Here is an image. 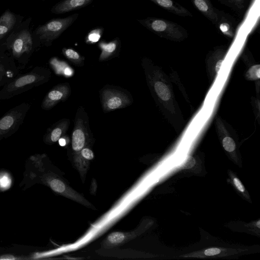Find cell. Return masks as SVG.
I'll use <instances>...</instances> for the list:
<instances>
[{"label":"cell","mask_w":260,"mask_h":260,"mask_svg":"<svg viewBox=\"0 0 260 260\" xmlns=\"http://www.w3.org/2000/svg\"><path fill=\"white\" fill-rule=\"evenodd\" d=\"M151 65L148 77L151 91L166 118L177 131H179L183 125L184 120L171 79L161 68L152 63Z\"/></svg>","instance_id":"1"},{"label":"cell","mask_w":260,"mask_h":260,"mask_svg":"<svg viewBox=\"0 0 260 260\" xmlns=\"http://www.w3.org/2000/svg\"><path fill=\"white\" fill-rule=\"evenodd\" d=\"M31 21V17L23 21L4 41L0 42V46L10 55L21 70L25 67L38 49L29 28Z\"/></svg>","instance_id":"2"},{"label":"cell","mask_w":260,"mask_h":260,"mask_svg":"<svg viewBox=\"0 0 260 260\" xmlns=\"http://www.w3.org/2000/svg\"><path fill=\"white\" fill-rule=\"evenodd\" d=\"M50 71L37 66L25 74H20L0 90V101L10 99L46 83L50 78Z\"/></svg>","instance_id":"3"},{"label":"cell","mask_w":260,"mask_h":260,"mask_svg":"<svg viewBox=\"0 0 260 260\" xmlns=\"http://www.w3.org/2000/svg\"><path fill=\"white\" fill-rule=\"evenodd\" d=\"M78 13L65 18L52 19L39 25L33 31L32 36L37 47L49 46L76 21Z\"/></svg>","instance_id":"4"},{"label":"cell","mask_w":260,"mask_h":260,"mask_svg":"<svg viewBox=\"0 0 260 260\" xmlns=\"http://www.w3.org/2000/svg\"><path fill=\"white\" fill-rule=\"evenodd\" d=\"M137 20L152 32L170 41L181 42L188 36L187 31L183 27L172 21L153 17Z\"/></svg>","instance_id":"5"},{"label":"cell","mask_w":260,"mask_h":260,"mask_svg":"<svg viewBox=\"0 0 260 260\" xmlns=\"http://www.w3.org/2000/svg\"><path fill=\"white\" fill-rule=\"evenodd\" d=\"M30 104L22 103L11 108L0 117V140L15 134L23 123Z\"/></svg>","instance_id":"6"},{"label":"cell","mask_w":260,"mask_h":260,"mask_svg":"<svg viewBox=\"0 0 260 260\" xmlns=\"http://www.w3.org/2000/svg\"><path fill=\"white\" fill-rule=\"evenodd\" d=\"M20 70L13 58L0 46V87L20 74Z\"/></svg>","instance_id":"7"},{"label":"cell","mask_w":260,"mask_h":260,"mask_svg":"<svg viewBox=\"0 0 260 260\" xmlns=\"http://www.w3.org/2000/svg\"><path fill=\"white\" fill-rule=\"evenodd\" d=\"M228 51V47L226 45L217 46L214 47L207 55V72L211 82L216 79Z\"/></svg>","instance_id":"8"},{"label":"cell","mask_w":260,"mask_h":260,"mask_svg":"<svg viewBox=\"0 0 260 260\" xmlns=\"http://www.w3.org/2000/svg\"><path fill=\"white\" fill-rule=\"evenodd\" d=\"M46 185L57 194L66 197L84 205L91 206L89 202L67 185L55 173L51 177Z\"/></svg>","instance_id":"9"},{"label":"cell","mask_w":260,"mask_h":260,"mask_svg":"<svg viewBox=\"0 0 260 260\" xmlns=\"http://www.w3.org/2000/svg\"><path fill=\"white\" fill-rule=\"evenodd\" d=\"M24 16L7 9L0 16V42L4 41L22 22Z\"/></svg>","instance_id":"10"},{"label":"cell","mask_w":260,"mask_h":260,"mask_svg":"<svg viewBox=\"0 0 260 260\" xmlns=\"http://www.w3.org/2000/svg\"><path fill=\"white\" fill-rule=\"evenodd\" d=\"M217 20L215 24L219 31L228 38H234L237 26V21L235 18L223 11L215 8Z\"/></svg>","instance_id":"11"},{"label":"cell","mask_w":260,"mask_h":260,"mask_svg":"<svg viewBox=\"0 0 260 260\" xmlns=\"http://www.w3.org/2000/svg\"><path fill=\"white\" fill-rule=\"evenodd\" d=\"M129 103L126 95L117 91L107 89L103 92L104 109L109 111L125 107Z\"/></svg>","instance_id":"12"},{"label":"cell","mask_w":260,"mask_h":260,"mask_svg":"<svg viewBox=\"0 0 260 260\" xmlns=\"http://www.w3.org/2000/svg\"><path fill=\"white\" fill-rule=\"evenodd\" d=\"M69 92V88L65 85L54 87L44 97L41 104L42 108L46 110L52 108L60 101L64 100Z\"/></svg>","instance_id":"13"},{"label":"cell","mask_w":260,"mask_h":260,"mask_svg":"<svg viewBox=\"0 0 260 260\" xmlns=\"http://www.w3.org/2000/svg\"><path fill=\"white\" fill-rule=\"evenodd\" d=\"M92 1L93 0H61L53 6L51 12L55 14H64L84 8L90 4Z\"/></svg>","instance_id":"14"},{"label":"cell","mask_w":260,"mask_h":260,"mask_svg":"<svg viewBox=\"0 0 260 260\" xmlns=\"http://www.w3.org/2000/svg\"><path fill=\"white\" fill-rule=\"evenodd\" d=\"M93 158V151L87 147H84L80 152L75 154V165L82 178H84L89 163Z\"/></svg>","instance_id":"15"},{"label":"cell","mask_w":260,"mask_h":260,"mask_svg":"<svg viewBox=\"0 0 260 260\" xmlns=\"http://www.w3.org/2000/svg\"><path fill=\"white\" fill-rule=\"evenodd\" d=\"M139 234L138 232H115L111 233L102 243L104 248L113 247L123 244L134 238Z\"/></svg>","instance_id":"16"},{"label":"cell","mask_w":260,"mask_h":260,"mask_svg":"<svg viewBox=\"0 0 260 260\" xmlns=\"http://www.w3.org/2000/svg\"><path fill=\"white\" fill-rule=\"evenodd\" d=\"M154 4L175 15L181 17H192L186 8L173 0H149Z\"/></svg>","instance_id":"17"},{"label":"cell","mask_w":260,"mask_h":260,"mask_svg":"<svg viewBox=\"0 0 260 260\" xmlns=\"http://www.w3.org/2000/svg\"><path fill=\"white\" fill-rule=\"evenodd\" d=\"M242 59L248 66L245 74L246 79L250 81L258 80L260 78V66L256 64L251 52L246 50L242 55Z\"/></svg>","instance_id":"18"},{"label":"cell","mask_w":260,"mask_h":260,"mask_svg":"<svg viewBox=\"0 0 260 260\" xmlns=\"http://www.w3.org/2000/svg\"><path fill=\"white\" fill-rule=\"evenodd\" d=\"M87 134L82 121L78 120L72 134V146L75 154L80 152L85 146Z\"/></svg>","instance_id":"19"},{"label":"cell","mask_w":260,"mask_h":260,"mask_svg":"<svg viewBox=\"0 0 260 260\" xmlns=\"http://www.w3.org/2000/svg\"><path fill=\"white\" fill-rule=\"evenodd\" d=\"M194 7L215 25L217 15L210 0H190Z\"/></svg>","instance_id":"20"},{"label":"cell","mask_w":260,"mask_h":260,"mask_svg":"<svg viewBox=\"0 0 260 260\" xmlns=\"http://www.w3.org/2000/svg\"><path fill=\"white\" fill-rule=\"evenodd\" d=\"M98 46L102 50L100 56V60H105L112 56L120 46V41L118 37H116L109 42L104 41L100 42Z\"/></svg>","instance_id":"21"},{"label":"cell","mask_w":260,"mask_h":260,"mask_svg":"<svg viewBox=\"0 0 260 260\" xmlns=\"http://www.w3.org/2000/svg\"><path fill=\"white\" fill-rule=\"evenodd\" d=\"M32 257L28 254L15 252L14 247H0V260L31 259Z\"/></svg>","instance_id":"22"},{"label":"cell","mask_w":260,"mask_h":260,"mask_svg":"<svg viewBox=\"0 0 260 260\" xmlns=\"http://www.w3.org/2000/svg\"><path fill=\"white\" fill-rule=\"evenodd\" d=\"M63 125L59 124L56 126L49 129L44 136V142L48 144H51L58 141L63 134Z\"/></svg>","instance_id":"23"},{"label":"cell","mask_w":260,"mask_h":260,"mask_svg":"<svg viewBox=\"0 0 260 260\" xmlns=\"http://www.w3.org/2000/svg\"><path fill=\"white\" fill-rule=\"evenodd\" d=\"M224 5L235 11L243 12L248 6L251 0H218Z\"/></svg>","instance_id":"24"},{"label":"cell","mask_w":260,"mask_h":260,"mask_svg":"<svg viewBox=\"0 0 260 260\" xmlns=\"http://www.w3.org/2000/svg\"><path fill=\"white\" fill-rule=\"evenodd\" d=\"M13 184V178L9 171L0 170V192L9 189Z\"/></svg>","instance_id":"25"},{"label":"cell","mask_w":260,"mask_h":260,"mask_svg":"<svg viewBox=\"0 0 260 260\" xmlns=\"http://www.w3.org/2000/svg\"><path fill=\"white\" fill-rule=\"evenodd\" d=\"M104 30V29L102 27H98L91 29L86 37V42L93 44L98 42L103 34Z\"/></svg>","instance_id":"26"},{"label":"cell","mask_w":260,"mask_h":260,"mask_svg":"<svg viewBox=\"0 0 260 260\" xmlns=\"http://www.w3.org/2000/svg\"><path fill=\"white\" fill-rule=\"evenodd\" d=\"M62 52L68 58L75 62H78L83 59L76 51L72 48H64Z\"/></svg>","instance_id":"27"},{"label":"cell","mask_w":260,"mask_h":260,"mask_svg":"<svg viewBox=\"0 0 260 260\" xmlns=\"http://www.w3.org/2000/svg\"><path fill=\"white\" fill-rule=\"evenodd\" d=\"M196 164V159L191 156H186L182 162L181 166L182 168L187 169L192 168Z\"/></svg>","instance_id":"28"},{"label":"cell","mask_w":260,"mask_h":260,"mask_svg":"<svg viewBox=\"0 0 260 260\" xmlns=\"http://www.w3.org/2000/svg\"><path fill=\"white\" fill-rule=\"evenodd\" d=\"M221 250L219 248H209L204 251V254L207 256H212L219 254Z\"/></svg>","instance_id":"29"},{"label":"cell","mask_w":260,"mask_h":260,"mask_svg":"<svg viewBox=\"0 0 260 260\" xmlns=\"http://www.w3.org/2000/svg\"><path fill=\"white\" fill-rule=\"evenodd\" d=\"M233 183L236 187L241 192H244L245 191V188L240 180L237 178H234L233 179Z\"/></svg>","instance_id":"30"},{"label":"cell","mask_w":260,"mask_h":260,"mask_svg":"<svg viewBox=\"0 0 260 260\" xmlns=\"http://www.w3.org/2000/svg\"><path fill=\"white\" fill-rule=\"evenodd\" d=\"M96 190V183L94 180H93L91 183V187L90 189V193L95 194Z\"/></svg>","instance_id":"31"},{"label":"cell","mask_w":260,"mask_h":260,"mask_svg":"<svg viewBox=\"0 0 260 260\" xmlns=\"http://www.w3.org/2000/svg\"><path fill=\"white\" fill-rule=\"evenodd\" d=\"M59 145L60 146H63L66 145V142L64 139L60 138L58 140Z\"/></svg>","instance_id":"32"},{"label":"cell","mask_w":260,"mask_h":260,"mask_svg":"<svg viewBox=\"0 0 260 260\" xmlns=\"http://www.w3.org/2000/svg\"><path fill=\"white\" fill-rule=\"evenodd\" d=\"M64 74L66 75H71L72 74V71L69 68H66L64 70Z\"/></svg>","instance_id":"33"},{"label":"cell","mask_w":260,"mask_h":260,"mask_svg":"<svg viewBox=\"0 0 260 260\" xmlns=\"http://www.w3.org/2000/svg\"><path fill=\"white\" fill-rule=\"evenodd\" d=\"M256 226H257L258 228H260V221L259 220L257 221V222L256 223Z\"/></svg>","instance_id":"34"},{"label":"cell","mask_w":260,"mask_h":260,"mask_svg":"<svg viewBox=\"0 0 260 260\" xmlns=\"http://www.w3.org/2000/svg\"><path fill=\"white\" fill-rule=\"evenodd\" d=\"M42 1H44V0H42Z\"/></svg>","instance_id":"35"}]
</instances>
